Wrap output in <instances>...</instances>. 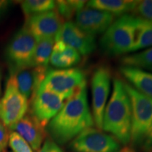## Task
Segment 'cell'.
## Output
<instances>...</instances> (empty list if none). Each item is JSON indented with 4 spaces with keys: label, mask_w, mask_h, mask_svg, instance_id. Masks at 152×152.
Segmentation results:
<instances>
[{
    "label": "cell",
    "mask_w": 152,
    "mask_h": 152,
    "mask_svg": "<svg viewBox=\"0 0 152 152\" xmlns=\"http://www.w3.org/2000/svg\"><path fill=\"white\" fill-rule=\"evenodd\" d=\"M94 124L87 99V85L66 101L47 125V131L56 144L64 145Z\"/></svg>",
    "instance_id": "cell-1"
},
{
    "label": "cell",
    "mask_w": 152,
    "mask_h": 152,
    "mask_svg": "<svg viewBox=\"0 0 152 152\" xmlns=\"http://www.w3.org/2000/svg\"><path fill=\"white\" fill-rule=\"evenodd\" d=\"M132 111L124 82L113 79L111 98L104 110L102 130L111 133L119 143L126 145L130 142Z\"/></svg>",
    "instance_id": "cell-2"
},
{
    "label": "cell",
    "mask_w": 152,
    "mask_h": 152,
    "mask_svg": "<svg viewBox=\"0 0 152 152\" xmlns=\"http://www.w3.org/2000/svg\"><path fill=\"white\" fill-rule=\"evenodd\" d=\"M136 16L125 14L112 23L99 40L102 52L109 56L130 52L134 45Z\"/></svg>",
    "instance_id": "cell-3"
},
{
    "label": "cell",
    "mask_w": 152,
    "mask_h": 152,
    "mask_svg": "<svg viewBox=\"0 0 152 152\" xmlns=\"http://www.w3.org/2000/svg\"><path fill=\"white\" fill-rule=\"evenodd\" d=\"M124 85L132 111L130 142L132 145H140L152 127V98L138 92L130 84Z\"/></svg>",
    "instance_id": "cell-4"
},
{
    "label": "cell",
    "mask_w": 152,
    "mask_h": 152,
    "mask_svg": "<svg viewBox=\"0 0 152 152\" xmlns=\"http://www.w3.org/2000/svg\"><path fill=\"white\" fill-rule=\"evenodd\" d=\"M85 85V74L80 68L49 69L38 91H50L68 100Z\"/></svg>",
    "instance_id": "cell-5"
},
{
    "label": "cell",
    "mask_w": 152,
    "mask_h": 152,
    "mask_svg": "<svg viewBox=\"0 0 152 152\" xmlns=\"http://www.w3.org/2000/svg\"><path fill=\"white\" fill-rule=\"evenodd\" d=\"M37 40L26 27L15 34L6 48L5 56L10 71L33 67Z\"/></svg>",
    "instance_id": "cell-6"
},
{
    "label": "cell",
    "mask_w": 152,
    "mask_h": 152,
    "mask_svg": "<svg viewBox=\"0 0 152 152\" xmlns=\"http://www.w3.org/2000/svg\"><path fill=\"white\" fill-rule=\"evenodd\" d=\"M69 149L73 152H118L121 147L112 135L89 128L72 140Z\"/></svg>",
    "instance_id": "cell-7"
},
{
    "label": "cell",
    "mask_w": 152,
    "mask_h": 152,
    "mask_svg": "<svg viewBox=\"0 0 152 152\" xmlns=\"http://www.w3.org/2000/svg\"><path fill=\"white\" fill-rule=\"evenodd\" d=\"M111 71L106 66L95 70L92 77V116L99 130H102L103 118L111 89Z\"/></svg>",
    "instance_id": "cell-8"
},
{
    "label": "cell",
    "mask_w": 152,
    "mask_h": 152,
    "mask_svg": "<svg viewBox=\"0 0 152 152\" xmlns=\"http://www.w3.org/2000/svg\"><path fill=\"white\" fill-rule=\"evenodd\" d=\"M0 104L1 122L10 130L27 113L28 99L9 80Z\"/></svg>",
    "instance_id": "cell-9"
},
{
    "label": "cell",
    "mask_w": 152,
    "mask_h": 152,
    "mask_svg": "<svg viewBox=\"0 0 152 152\" xmlns=\"http://www.w3.org/2000/svg\"><path fill=\"white\" fill-rule=\"evenodd\" d=\"M55 41H60L75 49L83 56L92 54L96 48L95 36L86 33L71 20L63 24L55 37Z\"/></svg>",
    "instance_id": "cell-10"
},
{
    "label": "cell",
    "mask_w": 152,
    "mask_h": 152,
    "mask_svg": "<svg viewBox=\"0 0 152 152\" xmlns=\"http://www.w3.org/2000/svg\"><path fill=\"white\" fill-rule=\"evenodd\" d=\"M64 23V19L56 10H53L27 17L24 27L39 41L46 38L55 39Z\"/></svg>",
    "instance_id": "cell-11"
},
{
    "label": "cell",
    "mask_w": 152,
    "mask_h": 152,
    "mask_svg": "<svg viewBox=\"0 0 152 152\" xmlns=\"http://www.w3.org/2000/svg\"><path fill=\"white\" fill-rule=\"evenodd\" d=\"M64 101L59 95L50 91H37L32 99L31 114L44 127H46L62 109L65 104Z\"/></svg>",
    "instance_id": "cell-12"
},
{
    "label": "cell",
    "mask_w": 152,
    "mask_h": 152,
    "mask_svg": "<svg viewBox=\"0 0 152 152\" xmlns=\"http://www.w3.org/2000/svg\"><path fill=\"white\" fill-rule=\"evenodd\" d=\"M48 66H36L11 72L8 80L13 83L27 99L33 98L39 90L47 71Z\"/></svg>",
    "instance_id": "cell-13"
},
{
    "label": "cell",
    "mask_w": 152,
    "mask_h": 152,
    "mask_svg": "<svg viewBox=\"0 0 152 152\" xmlns=\"http://www.w3.org/2000/svg\"><path fill=\"white\" fill-rule=\"evenodd\" d=\"M114 16L107 11L84 7L75 14V23L89 35L95 36L104 32L113 22Z\"/></svg>",
    "instance_id": "cell-14"
},
{
    "label": "cell",
    "mask_w": 152,
    "mask_h": 152,
    "mask_svg": "<svg viewBox=\"0 0 152 152\" xmlns=\"http://www.w3.org/2000/svg\"><path fill=\"white\" fill-rule=\"evenodd\" d=\"M45 128L31 113H26L11 130L21 136L32 149L37 151L45 137Z\"/></svg>",
    "instance_id": "cell-15"
},
{
    "label": "cell",
    "mask_w": 152,
    "mask_h": 152,
    "mask_svg": "<svg viewBox=\"0 0 152 152\" xmlns=\"http://www.w3.org/2000/svg\"><path fill=\"white\" fill-rule=\"evenodd\" d=\"M120 72L138 92L152 98V73L140 68L122 66Z\"/></svg>",
    "instance_id": "cell-16"
},
{
    "label": "cell",
    "mask_w": 152,
    "mask_h": 152,
    "mask_svg": "<svg viewBox=\"0 0 152 152\" xmlns=\"http://www.w3.org/2000/svg\"><path fill=\"white\" fill-rule=\"evenodd\" d=\"M81 60V56L75 49L60 41H55L49 62L57 68H71L77 65Z\"/></svg>",
    "instance_id": "cell-17"
},
{
    "label": "cell",
    "mask_w": 152,
    "mask_h": 152,
    "mask_svg": "<svg viewBox=\"0 0 152 152\" xmlns=\"http://www.w3.org/2000/svg\"><path fill=\"white\" fill-rule=\"evenodd\" d=\"M137 3L138 1L131 0H92L87 3V7L122 16L133 12Z\"/></svg>",
    "instance_id": "cell-18"
},
{
    "label": "cell",
    "mask_w": 152,
    "mask_h": 152,
    "mask_svg": "<svg viewBox=\"0 0 152 152\" xmlns=\"http://www.w3.org/2000/svg\"><path fill=\"white\" fill-rule=\"evenodd\" d=\"M152 46V22L136 16V24L134 33V45L131 52Z\"/></svg>",
    "instance_id": "cell-19"
},
{
    "label": "cell",
    "mask_w": 152,
    "mask_h": 152,
    "mask_svg": "<svg viewBox=\"0 0 152 152\" xmlns=\"http://www.w3.org/2000/svg\"><path fill=\"white\" fill-rule=\"evenodd\" d=\"M54 44V38H46L37 41L33 58V67L48 66Z\"/></svg>",
    "instance_id": "cell-20"
},
{
    "label": "cell",
    "mask_w": 152,
    "mask_h": 152,
    "mask_svg": "<svg viewBox=\"0 0 152 152\" xmlns=\"http://www.w3.org/2000/svg\"><path fill=\"white\" fill-rule=\"evenodd\" d=\"M125 66H132L152 71V47L141 52L123 56L121 60Z\"/></svg>",
    "instance_id": "cell-21"
},
{
    "label": "cell",
    "mask_w": 152,
    "mask_h": 152,
    "mask_svg": "<svg viewBox=\"0 0 152 152\" xmlns=\"http://www.w3.org/2000/svg\"><path fill=\"white\" fill-rule=\"evenodd\" d=\"M21 8L27 17L37 15L56 9V1L52 0H27L21 3Z\"/></svg>",
    "instance_id": "cell-22"
},
{
    "label": "cell",
    "mask_w": 152,
    "mask_h": 152,
    "mask_svg": "<svg viewBox=\"0 0 152 152\" xmlns=\"http://www.w3.org/2000/svg\"><path fill=\"white\" fill-rule=\"evenodd\" d=\"M85 4V1H56V11L64 20L68 21Z\"/></svg>",
    "instance_id": "cell-23"
},
{
    "label": "cell",
    "mask_w": 152,
    "mask_h": 152,
    "mask_svg": "<svg viewBox=\"0 0 152 152\" xmlns=\"http://www.w3.org/2000/svg\"><path fill=\"white\" fill-rule=\"evenodd\" d=\"M9 144L14 152H33L28 142L16 132L9 134Z\"/></svg>",
    "instance_id": "cell-24"
},
{
    "label": "cell",
    "mask_w": 152,
    "mask_h": 152,
    "mask_svg": "<svg viewBox=\"0 0 152 152\" xmlns=\"http://www.w3.org/2000/svg\"><path fill=\"white\" fill-rule=\"evenodd\" d=\"M133 16L152 22V0L138 1Z\"/></svg>",
    "instance_id": "cell-25"
},
{
    "label": "cell",
    "mask_w": 152,
    "mask_h": 152,
    "mask_svg": "<svg viewBox=\"0 0 152 152\" xmlns=\"http://www.w3.org/2000/svg\"><path fill=\"white\" fill-rule=\"evenodd\" d=\"M37 152H63V151L56 142L50 139H47Z\"/></svg>",
    "instance_id": "cell-26"
},
{
    "label": "cell",
    "mask_w": 152,
    "mask_h": 152,
    "mask_svg": "<svg viewBox=\"0 0 152 152\" xmlns=\"http://www.w3.org/2000/svg\"><path fill=\"white\" fill-rule=\"evenodd\" d=\"M9 134L7 127L0 121V147L4 149L9 143Z\"/></svg>",
    "instance_id": "cell-27"
},
{
    "label": "cell",
    "mask_w": 152,
    "mask_h": 152,
    "mask_svg": "<svg viewBox=\"0 0 152 152\" xmlns=\"http://www.w3.org/2000/svg\"><path fill=\"white\" fill-rule=\"evenodd\" d=\"M142 147L147 152H152V127L148 132L147 137L144 139Z\"/></svg>",
    "instance_id": "cell-28"
},
{
    "label": "cell",
    "mask_w": 152,
    "mask_h": 152,
    "mask_svg": "<svg viewBox=\"0 0 152 152\" xmlns=\"http://www.w3.org/2000/svg\"><path fill=\"white\" fill-rule=\"evenodd\" d=\"M10 1L6 0H0V18L4 16L7 11L9 10V7L11 5Z\"/></svg>",
    "instance_id": "cell-29"
},
{
    "label": "cell",
    "mask_w": 152,
    "mask_h": 152,
    "mask_svg": "<svg viewBox=\"0 0 152 152\" xmlns=\"http://www.w3.org/2000/svg\"><path fill=\"white\" fill-rule=\"evenodd\" d=\"M118 152H135V151L133 149H132L131 147H123V149H120V151Z\"/></svg>",
    "instance_id": "cell-30"
},
{
    "label": "cell",
    "mask_w": 152,
    "mask_h": 152,
    "mask_svg": "<svg viewBox=\"0 0 152 152\" xmlns=\"http://www.w3.org/2000/svg\"><path fill=\"white\" fill-rule=\"evenodd\" d=\"M1 71H0V96H1Z\"/></svg>",
    "instance_id": "cell-31"
},
{
    "label": "cell",
    "mask_w": 152,
    "mask_h": 152,
    "mask_svg": "<svg viewBox=\"0 0 152 152\" xmlns=\"http://www.w3.org/2000/svg\"><path fill=\"white\" fill-rule=\"evenodd\" d=\"M3 150H4V149H2L1 147H0V152H2Z\"/></svg>",
    "instance_id": "cell-32"
},
{
    "label": "cell",
    "mask_w": 152,
    "mask_h": 152,
    "mask_svg": "<svg viewBox=\"0 0 152 152\" xmlns=\"http://www.w3.org/2000/svg\"><path fill=\"white\" fill-rule=\"evenodd\" d=\"M0 106H1V104H0Z\"/></svg>",
    "instance_id": "cell-33"
}]
</instances>
